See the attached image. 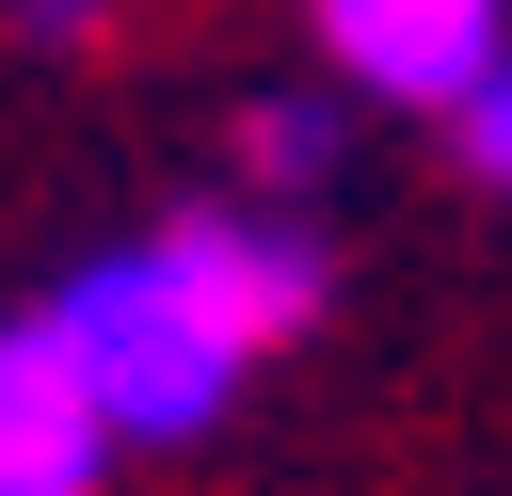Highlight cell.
<instances>
[{
	"mask_svg": "<svg viewBox=\"0 0 512 496\" xmlns=\"http://www.w3.org/2000/svg\"><path fill=\"white\" fill-rule=\"evenodd\" d=\"M48 320L80 336L112 432H128V448H176V432H208V416L240 400L256 352H288V336L320 320V240H304L288 208H256V192H240V208H176L160 240L64 272Z\"/></svg>",
	"mask_w": 512,
	"mask_h": 496,
	"instance_id": "6da1fadb",
	"label": "cell"
},
{
	"mask_svg": "<svg viewBox=\"0 0 512 496\" xmlns=\"http://www.w3.org/2000/svg\"><path fill=\"white\" fill-rule=\"evenodd\" d=\"M320 48H336L352 96L464 112V96L512 64V0H320Z\"/></svg>",
	"mask_w": 512,
	"mask_h": 496,
	"instance_id": "7a4b0ae2",
	"label": "cell"
},
{
	"mask_svg": "<svg viewBox=\"0 0 512 496\" xmlns=\"http://www.w3.org/2000/svg\"><path fill=\"white\" fill-rule=\"evenodd\" d=\"M112 400H96V368H80V336L32 304V320H0V496H96L112 480Z\"/></svg>",
	"mask_w": 512,
	"mask_h": 496,
	"instance_id": "3957f363",
	"label": "cell"
},
{
	"mask_svg": "<svg viewBox=\"0 0 512 496\" xmlns=\"http://www.w3.org/2000/svg\"><path fill=\"white\" fill-rule=\"evenodd\" d=\"M336 144H352L336 96H256V112H240V192H256V208H304V192L336 176Z\"/></svg>",
	"mask_w": 512,
	"mask_h": 496,
	"instance_id": "277c9868",
	"label": "cell"
},
{
	"mask_svg": "<svg viewBox=\"0 0 512 496\" xmlns=\"http://www.w3.org/2000/svg\"><path fill=\"white\" fill-rule=\"evenodd\" d=\"M448 144H464V176H480V192H512V64H496V80L448 112Z\"/></svg>",
	"mask_w": 512,
	"mask_h": 496,
	"instance_id": "5b68a950",
	"label": "cell"
},
{
	"mask_svg": "<svg viewBox=\"0 0 512 496\" xmlns=\"http://www.w3.org/2000/svg\"><path fill=\"white\" fill-rule=\"evenodd\" d=\"M0 16H16V48H96L112 32V0H0Z\"/></svg>",
	"mask_w": 512,
	"mask_h": 496,
	"instance_id": "8992f818",
	"label": "cell"
}]
</instances>
